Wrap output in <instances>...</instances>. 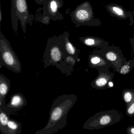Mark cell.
<instances>
[{
	"instance_id": "1",
	"label": "cell",
	"mask_w": 134,
	"mask_h": 134,
	"mask_svg": "<svg viewBox=\"0 0 134 134\" xmlns=\"http://www.w3.org/2000/svg\"><path fill=\"white\" fill-rule=\"evenodd\" d=\"M77 99V96L74 94L62 95L56 98L50 109L47 124L35 134H55L64 129L67 125L68 113Z\"/></svg>"
},
{
	"instance_id": "2",
	"label": "cell",
	"mask_w": 134,
	"mask_h": 134,
	"mask_svg": "<svg viewBox=\"0 0 134 134\" xmlns=\"http://www.w3.org/2000/svg\"><path fill=\"white\" fill-rule=\"evenodd\" d=\"M67 54L65 46L63 34L54 35L48 40L47 47L43 54V62L44 68L51 66L57 67L64 60Z\"/></svg>"
},
{
	"instance_id": "3",
	"label": "cell",
	"mask_w": 134,
	"mask_h": 134,
	"mask_svg": "<svg viewBox=\"0 0 134 134\" xmlns=\"http://www.w3.org/2000/svg\"><path fill=\"white\" fill-rule=\"evenodd\" d=\"M11 1L12 29L17 34L19 23L23 31L25 34L27 24L32 25L34 16L30 12L26 0H11Z\"/></svg>"
},
{
	"instance_id": "4",
	"label": "cell",
	"mask_w": 134,
	"mask_h": 134,
	"mask_svg": "<svg viewBox=\"0 0 134 134\" xmlns=\"http://www.w3.org/2000/svg\"><path fill=\"white\" fill-rule=\"evenodd\" d=\"M0 68L4 66L11 71L21 73L22 65L10 42L0 30Z\"/></svg>"
},
{
	"instance_id": "5",
	"label": "cell",
	"mask_w": 134,
	"mask_h": 134,
	"mask_svg": "<svg viewBox=\"0 0 134 134\" xmlns=\"http://www.w3.org/2000/svg\"><path fill=\"white\" fill-rule=\"evenodd\" d=\"M71 20L76 27L82 26H99L102 22L94 15L93 8L88 1H85L76 7L70 14Z\"/></svg>"
},
{
	"instance_id": "6",
	"label": "cell",
	"mask_w": 134,
	"mask_h": 134,
	"mask_svg": "<svg viewBox=\"0 0 134 134\" xmlns=\"http://www.w3.org/2000/svg\"><path fill=\"white\" fill-rule=\"evenodd\" d=\"M122 118L120 113L115 110L98 112L88 118L83 125L85 129L89 130L99 129L113 125Z\"/></svg>"
},
{
	"instance_id": "7",
	"label": "cell",
	"mask_w": 134,
	"mask_h": 134,
	"mask_svg": "<svg viewBox=\"0 0 134 134\" xmlns=\"http://www.w3.org/2000/svg\"><path fill=\"white\" fill-rule=\"evenodd\" d=\"M93 53L99 55L108 61L112 63L118 70L123 66L121 63L122 60H125L123 56L121 50L115 46H109L101 48L99 50L94 51Z\"/></svg>"
},
{
	"instance_id": "8",
	"label": "cell",
	"mask_w": 134,
	"mask_h": 134,
	"mask_svg": "<svg viewBox=\"0 0 134 134\" xmlns=\"http://www.w3.org/2000/svg\"><path fill=\"white\" fill-rule=\"evenodd\" d=\"M64 5V0H47L43 4V14L50 17L53 21L62 20L64 19L59 10Z\"/></svg>"
},
{
	"instance_id": "9",
	"label": "cell",
	"mask_w": 134,
	"mask_h": 134,
	"mask_svg": "<svg viewBox=\"0 0 134 134\" xmlns=\"http://www.w3.org/2000/svg\"><path fill=\"white\" fill-rule=\"evenodd\" d=\"M105 8L111 16L121 20L129 19V26H132L134 25V18L132 12L126 11L122 5L112 3L107 4Z\"/></svg>"
},
{
	"instance_id": "10",
	"label": "cell",
	"mask_w": 134,
	"mask_h": 134,
	"mask_svg": "<svg viewBox=\"0 0 134 134\" xmlns=\"http://www.w3.org/2000/svg\"><path fill=\"white\" fill-rule=\"evenodd\" d=\"M27 103L26 99L23 94L19 92L11 96L10 101L6 104L5 107L12 113L21 109L26 105Z\"/></svg>"
},
{
	"instance_id": "11",
	"label": "cell",
	"mask_w": 134,
	"mask_h": 134,
	"mask_svg": "<svg viewBox=\"0 0 134 134\" xmlns=\"http://www.w3.org/2000/svg\"><path fill=\"white\" fill-rule=\"evenodd\" d=\"M76 62H77L73 57L67 55L64 60L59 63L56 68L59 69L62 73L66 76H69L72 74L74 67Z\"/></svg>"
},
{
	"instance_id": "12",
	"label": "cell",
	"mask_w": 134,
	"mask_h": 134,
	"mask_svg": "<svg viewBox=\"0 0 134 134\" xmlns=\"http://www.w3.org/2000/svg\"><path fill=\"white\" fill-rule=\"evenodd\" d=\"M81 43L91 47L101 48L109 45V43L102 38L93 36H87L79 38Z\"/></svg>"
},
{
	"instance_id": "13",
	"label": "cell",
	"mask_w": 134,
	"mask_h": 134,
	"mask_svg": "<svg viewBox=\"0 0 134 134\" xmlns=\"http://www.w3.org/2000/svg\"><path fill=\"white\" fill-rule=\"evenodd\" d=\"M113 79L110 74L106 73L101 72L99 74L91 83V86L93 88L97 89H105L108 87V84Z\"/></svg>"
},
{
	"instance_id": "14",
	"label": "cell",
	"mask_w": 134,
	"mask_h": 134,
	"mask_svg": "<svg viewBox=\"0 0 134 134\" xmlns=\"http://www.w3.org/2000/svg\"><path fill=\"white\" fill-rule=\"evenodd\" d=\"M10 80L3 74H0V106L5 105V98L10 88Z\"/></svg>"
},
{
	"instance_id": "15",
	"label": "cell",
	"mask_w": 134,
	"mask_h": 134,
	"mask_svg": "<svg viewBox=\"0 0 134 134\" xmlns=\"http://www.w3.org/2000/svg\"><path fill=\"white\" fill-rule=\"evenodd\" d=\"M11 113L5 105L0 106V132L2 134H8V124Z\"/></svg>"
},
{
	"instance_id": "16",
	"label": "cell",
	"mask_w": 134,
	"mask_h": 134,
	"mask_svg": "<svg viewBox=\"0 0 134 134\" xmlns=\"http://www.w3.org/2000/svg\"><path fill=\"white\" fill-rule=\"evenodd\" d=\"M65 39V46L66 51L68 55H71L73 57L77 62H79L80 58L78 55L80 51L70 42L69 40L70 34L68 32H64L63 33Z\"/></svg>"
},
{
	"instance_id": "17",
	"label": "cell",
	"mask_w": 134,
	"mask_h": 134,
	"mask_svg": "<svg viewBox=\"0 0 134 134\" xmlns=\"http://www.w3.org/2000/svg\"><path fill=\"white\" fill-rule=\"evenodd\" d=\"M89 66L91 68H98L107 65L106 60L99 55L92 53L89 55L88 58Z\"/></svg>"
},
{
	"instance_id": "18",
	"label": "cell",
	"mask_w": 134,
	"mask_h": 134,
	"mask_svg": "<svg viewBox=\"0 0 134 134\" xmlns=\"http://www.w3.org/2000/svg\"><path fill=\"white\" fill-rule=\"evenodd\" d=\"M22 124L10 118L8 124V134H20L22 132Z\"/></svg>"
},
{
	"instance_id": "19",
	"label": "cell",
	"mask_w": 134,
	"mask_h": 134,
	"mask_svg": "<svg viewBox=\"0 0 134 134\" xmlns=\"http://www.w3.org/2000/svg\"><path fill=\"white\" fill-rule=\"evenodd\" d=\"M122 98L126 103V107L134 102V90L125 89L122 92Z\"/></svg>"
},
{
	"instance_id": "20",
	"label": "cell",
	"mask_w": 134,
	"mask_h": 134,
	"mask_svg": "<svg viewBox=\"0 0 134 134\" xmlns=\"http://www.w3.org/2000/svg\"><path fill=\"white\" fill-rule=\"evenodd\" d=\"M51 20V19L50 18V17L43 14L41 16H39V18H37V20L39 22L47 25H49L50 24Z\"/></svg>"
},
{
	"instance_id": "21",
	"label": "cell",
	"mask_w": 134,
	"mask_h": 134,
	"mask_svg": "<svg viewBox=\"0 0 134 134\" xmlns=\"http://www.w3.org/2000/svg\"><path fill=\"white\" fill-rule=\"evenodd\" d=\"M126 114L129 116H134V102L132 103L126 107Z\"/></svg>"
},
{
	"instance_id": "22",
	"label": "cell",
	"mask_w": 134,
	"mask_h": 134,
	"mask_svg": "<svg viewBox=\"0 0 134 134\" xmlns=\"http://www.w3.org/2000/svg\"><path fill=\"white\" fill-rule=\"evenodd\" d=\"M131 70V67L129 63H127L125 65H124L121 66V68L120 69V74H127Z\"/></svg>"
},
{
	"instance_id": "23",
	"label": "cell",
	"mask_w": 134,
	"mask_h": 134,
	"mask_svg": "<svg viewBox=\"0 0 134 134\" xmlns=\"http://www.w3.org/2000/svg\"><path fill=\"white\" fill-rule=\"evenodd\" d=\"M127 133L128 134H134V125L127 127Z\"/></svg>"
},
{
	"instance_id": "24",
	"label": "cell",
	"mask_w": 134,
	"mask_h": 134,
	"mask_svg": "<svg viewBox=\"0 0 134 134\" xmlns=\"http://www.w3.org/2000/svg\"><path fill=\"white\" fill-rule=\"evenodd\" d=\"M47 1V0H35V2L37 4L40 5L44 4Z\"/></svg>"
},
{
	"instance_id": "25",
	"label": "cell",
	"mask_w": 134,
	"mask_h": 134,
	"mask_svg": "<svg viewBox=\"0 0 134 134\" xmlns=\"http://www.w3.org/2000/svg\"><path fill=\"white\" fill-rule=\"evenodd\" d=\"M130 41L132 47L133 51L134 52V34H133L132 37L130 39Z\"/></svg>"
},
{
	"instance_id": "26",
	"label": "cell",
	"mask_w": 134,
	"mask_h": 134,
	"mask_svg": "<svg viewBox=\"0 0 134 134\" xmlns=\"http://www.w3.org/2000/svg\"><path fill=\"white\" fill-rule=\"evenodd\" d=\"M2 18H3V15H2V10H1V9H0V22H1V23L2 21Z\"/></svg>"
},
{
	"instance_id": "27",
	"label": "cell",
	"mask_w": 134,
	"mask_h": 134,
	"mask_svg": "<svg viewBox=\"0 0 134 134\" xmlns=\"http://www.w3.org/2000/svg\"><path fill=\"white\" fill-rule=\"evenodd\" d=\"M132 12V14H133V17H134V10Z\"/></svg>"
}]
</instances>
